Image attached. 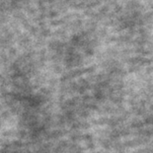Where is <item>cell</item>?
I'll return each instance as SVG.
<instances>
[]
</instances>
